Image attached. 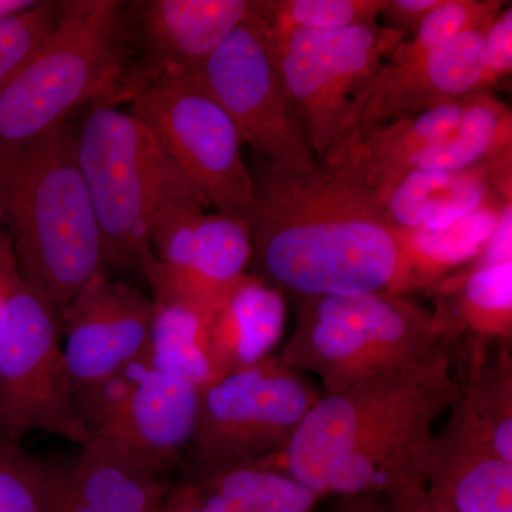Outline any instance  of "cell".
<instances>
[{
    "label": "cell",
    "mask_w": 512,
    "mask_h": 512,
    "mask_svg": "<svg viewBox=\"0 0 512 512\" xmlns=\"http://www.w3.org/2000/svg\"><path fill=\"white\" fill-rule=\"evenodd\" d=\"M154 301L97 272L62 315L64 359L77 399L147 357Z\"/></svg>",
    "instance_id": "9a60e30c"
},
{
    "label": "cell",
    "mask_w": 512,
    "mask_h": 512,
    "mask_svg": "<svg viewBox=\"0 0 512 512\" xmlns=\"http://www.w3.org/2000/svg\"><path fill=\"white\" fill-rule=\"evenodd\" d=\"M464 100L373 127L335 160L323 163L349 168L370 190L382 194L412 171L427 147L456 126Z\"/></svg>",
    "instance_id": "ffe728a7"
},
{
    "label": "cell",
    "mask_w": 512,
    "mask_h": 512,
    "mask_svg": "<svg viewBox=\"0 0 512 512\" xmlns=\"http://www.w3.org/2000/svg\"><path fill=\"white\" fill-rule=\"evenodd\" d=\"M490 26L463 33L429 55L383 63L350 103L332 146L319 161L335 160L373 127L481 92Z\"/></svg>",
    "instance_id": "5bb4252c"
},
{
    "label": "cell",
    "mask_w": 512,
    "mask_h": 512,
    "mask_svg": "<svg viewBox=\"0 0 512 512\" xmlns=\"http://www.w3.org/2000/svg\"><path fill=\"white\" fill-rule=\"evenodd\" d=\"M62 318L22 281L0 322V441L45 431L84 444L90 431L60 345Z\"/></svg>",
    "instance_id": "ba28073f"
},
{
    "label": "cell",
    "mask_w": 512,
    "mask_h": 512,
    "mask_svg": "<svg viewBox=\"0 0 512 512\" xmlns=\"http://www.w3.org/2000/svg\"><path fill=\"white\" fill-rule=\"evenodd\" d=\"M167 491L163 474L90 436L73 461L52 466L46 512H154Z\"/></svg>",
    "instance_id": "e0dca14e"
},
{
    "label": "cell",
    "mask_w": 512,
    "mask_h": 512,
    "mask_svg": "<svg viewBox=\"0 0 512 512\" xmlns=\"http://www.w3.org/2000/svg\"><path fill=\"white\" fill-rule=\"evenodd\" d=\"M126 12L116 0L64 2L49 39L0 84V151L49 133L84 104L130 99Z\"/></svg>",
    "instance_id": "277c9868"
},
{
    "label": "cell",
    "mask_w": 512,
    "mask_h": 512,
    "mask_svg": "<svg viewBox=\"0 0 512 512\" xmlns=\"http://www.w3.org/2000/svg\"><path fill=\"white\" fill-rule=\"evenodd\" d=\"M52 464L0 441V512H46Z\"/></svg>",
    "instance_id": "f546056e"
},
{
    "label": "cell",
    "mask_w": 512,
    "mask_h": 512,
    "mask_svg": "<svg viewBox=\"0 0 512 512\" xmlns=\"http://www.w3.org/2000/svg\"><path fill=\"white\" fill-rule=\"evenodd\" d=\"M130 100L131 113L156 134L205 208L248 221L254 177L220 104L187 80L141 83Z\"/></svg>",
    "instance_id": "30bf717a"
},
{
    "label": "cell",
    "mask_w": 512,
    "mask_h": 512,
    "mask_svg": "<svg viewBox=\"0 0 512 512\" xmlns=\"http://www.w3.org/2000/svg\"><path fill=\"white\" fill-rule=\"evenodd\" d=\"M154 512H205V510L197 488L190 481L173 490H168Z\"/></svg>",
    "instance_id": "d590c367"
},
{
    "label": "cell",
    "mask_w": 512,
    "mask_h": 512,
    "mask_svg": "<svg viewBox=\"0 0 512 512\" xmlns=\"http://www.w3.org/2000/svg\"><path fill=\"white\" fill-rule=\"evenodd\" d=\"M249 211L261 278L299 296L390 292L400 271L399 229L376 192L349 168L259 165Z\"/></svg>",
    "instance_id": "6da1fadb"
},
{
    "label": "cell",
    "mask_w": 512,
    "mask_h": 512,
    "mask_svg": "<svg viewBox=\"0 0 512 512\" xmlns=\"http://www.w3.org/2000/svg\"><path fill=\"white\" fill-rule=\"evenodd\" d=\"M205 211L191 198L158 212L150 231L154 259L143 275L157 301L184 303L212 318L247 274L252 238L244 218Z\"/></svg>",
    "instance_id": "7c38bea8"
},
{
    "label": "cell",
    "mask_w": 512,
    "mask_h": 512,
    "mask_svg": "<svg viewBox=\"0 0 512 512\" xmlns=\"http://www.w3.org/2000/svg\"><path fill=\"white\" fill-rule=\"evenodd\" d=\"M202 392L194 384L137 360L77 399L90 431L164 474L190 447Z\"/></svg>",
    "instance_id": "4fadbf2b"
},
{
    "label": "cell",
    "mask_w": 512,
    "mask_h": 512,
    "mask_svg": "<svg viewBox=\"0 0 512 512\" xmlns=\"http://www.w3.org/2000/svg\"><path fill=\"white\" fill-rule=\"evenodd\" d=\"M485 70L483 90H490L512 69V8H504L495 16L485 35Z\"/></svg>",
    "instance_id": "1f68e13d"
},
{
    "label": "cell",
    "mask_w": 512,
    "mask_h": 512,
    "mask_svg": "<svg viewBox=\"0 0 512 512\" xmlns=\"http://www.w3.org/2000/svg\"><path fill=\"white\" fill-rule=\"evenodd\" d=\"M386 0H262L261 22L272 36L377 25Z\"/></svg>",
    "instance_id": "4316f807"
},
{
    "label": "cell",
    "mask_w": 512,
    "mask_h": 512,
    "mask_svg": "<svg viewBox=\"0 0 512 512\" xmlns=\"http://www.w3.org/2000/svg\"><path fill=\"white\" fill-rule=\"evenodd\" d=\"M6 239H8V238L2 237V235H0V247H2L3 244H5Z\"/></svg>",
    "instance_id": "ab89813d"
},
{
    "label": "cell",
    "mask_w": 512,
    "mask_h": 512,
    "mask_svg": "<svg viewBox=\"0 0 512 512\" xmlns=\"http://www.w3.org/2000/svg\"><path fill=\"white\" fill-rule=\"evenodd\" d=\"M39 0H0V23L32 9Z\"/></svg>",
    "instance_id": "f35d334b"
},
{
    "label": "cell",
    "mask_w": 512,
    "mask_h": 512,
    "mask_svg": "<svg viewBox=\"0 0 512 512\" xmlns=\"http://www.w3.org/2000/svg\"><path fill=\"white\" fill-rule=\"evenodd\" d=\"M460 173L413 170L376 195L394 227L409 231L423 225L427 215L453 190Z\"/></svg>",
    "instance_id": "f1b7e54d"
},
{
    "label": "cell",
    "mask_w": 512,
    "mask_h": 512,
    "mask_svg": "<svg viewBox=\"0 0 512 512\" xmlns=\"http://www.w3.org/2000/svg\"><path fill=\"white\" fill-rule=\"evenodd\" d=\"M441 335L458 333L484 342L510 343L512 336V264L458 271L431 286Z\"/></svg>",
    "instance_id": "7402d4cb"
},
{
    "label": "cell",
    "mask_w": 512,
    "mask_h": 512,
    "mask_svg": "<svg viewBox=\"0 0 512 512\" xmlns=\"http://www.w3.org/2000/svg\"><path fill=\"white\" fill-rule=\"evenodd\" d=\"M269 36L286 93L318 160L328 153L357 93L407 37L379 23Z\"/></svg>",
    "instance_id": "8fae6325"
},
{
    "label": "cell",
    "mask_w": 512,
    "mask_h": 512,
    "mask_svg": "<svg viewBox=\"0 0 512 512\" xmlns=\"http://www.w3.org/2000/svg\"><path fill=\"white\" fill-rule=\"evenodd\" d=\"M384 497L392 512H457L424 483L397 485Z\"/></svg>",
    "instance_id": "d6a6232c"
},
{
    "label": "cell",
    "mask_w": 512,
    "mask_h": 512,
    "mask_svg": "<svg viewBox=\"0 0 512 512\" xmlns=\"http://www.w3.org/2000/svg\"><path fill=\"white\" fill-rule=\"evenodd\" d=\"M74 140L99 222L104 266L144 274L154 258L150 231L158 212L173 202L201 198L156 134L113 103L94 104Z\"/></svg>",
    "instance_id": "5b68a950"
},
{
    "label": "cell",
    "mask_w": 512,
    "mask_h": 512,
    "mask_svg": "<svg viewBox=\"0 0 512 512\" xmlns=\"http://www.w3.org/2000/svg\"><path fill=\"white\" fill-rule=\"evenodd\" d=\"M504 264H512V202L504 205L487 245L466 269L473 271Z\"/></svg>",
    "instance_id": "836d02e7"
},
{
    "label": "cell",
    "mask_w": 512,
    "mask_h": 512,
    "mask_svg": "<svg viewBox=\"0 0 512 512\" xmlns=\"http://www.w3.org/2000/svg\"><path fill=\"white\" fill-rule=\"evenodd\" d=\"M0 220L20 278L62 318L83 285L104 271L99 222L67 121L0 151Z\"/></svg>",
    "instance_id": "3957f363"
},
{
    "label": "cell",
    "mask_w": 512,
    "mask_h": 512,
    "mask_svg": "<svg viewBox=\"0 0 512 512\" xmlns=\"http://www.w3.org/2000/svg\"><path fill=\"white\" fill-rule=\"evenodd\" d=\"M154 301L147 360L154 369L205 389L222 379L210 353V316L173 301Z\"/></svg>",
    "instance_id": "d4e9b609"
},
{
    "label": "cell",
    "mask_w": 512,
    "mask_h": 512,
    "mask_svg": "<svg viewBox=\"0 0 512 512\" xmlns=\"http://www.w3.org/2000/svg\"><path fill=\"white\" fill-rule=\"evenodd\" d=\"M444 348L448 342L433 312L406 296L373 292L301 296L295 328L278 357L335 394Z\"/></svg>",
    "instance_id": "8992f818"
},
{
    "label": "cell",
    "mask_w": 512,
    "mask_h": 512,
    "mask_svg": "<svg viewBox=\"0 0 512 512\" xmlns=\"http://www.w3.org/2000/svg\"><path fill=\"white\" fill-rule=\"evenodd\" d=\"M511 197L494 195L476 212L441 231L399 229L400 271L390 293L430 289L450 271L470 264L480 255L494 232L504 205Z\"/></svg>",
    "instance_id": "44dd1931"
},
{
    "label": "cell",
    "mask_w": 512,
    "mask_h": 512,
    "mask_svg": "<svg viewBox=\"0 0 512 512\" xmlns=\"http://www.w3.org/2000/svg\"><path fill=\"white\" fill-rule=\"evenodd\" d=\"M319 397L308 379L278 356L211 384L202 392L188 447L195 478L282 453Z\"/></svg>",
    "instance_id": "52a82bcc"
},
{
    "label": "cell",
    "mask_w": 512,
    "mask_h": 512,
    "mask_svg": "<svg viewBox=\"0 0 512 512\" xmlns=\"http://www.w3.org/2000/svg\"><path fill=\"white\" fill-rule=\"evenodd\" d=\"M191 483L205 512H315L320 501L288 474L254 464L227 468Z\"/></svg>",
    "instance_id": "cb8c5ba5"
},
{
    "label": "cell",
    "mask_w": 512,
    "mask_h": 512,
    "mask_svg": "<svg viewBox=\"0 0 512 512\" xmlns=\"http://www.w3.org/2000/svg\"><path fill=\"white\" fill-rule=\"evenodd\" d=\"M262 0H147L136 3L137 35L146 53V82L183 80L238 26L258 18Z\"/></svg>",
    "instance_id": "2e32d148"
},
{
    "label": "cell",
    "mask_w": 512,
    "mask_h": 512,
    "mask_svg": "<svg viewBox=\"0 0 512 512\" xmlns=\"http://www.w3.org/2000/svg\"><path fill=\"white\" fill-rule=\"evenodd\" d=\"M470 363L464 383H458L457 404L490 440L504 460L512 463V362L510 350L501 346L485 356L490 342L470 339Z\"/></svg>",
    "instance_id": "484cf974"
},
{
    "label": "cell",
    "mask_w": 512,
    "mask_h": 512,
    "mask_svg": "<svg viewBox=\"0 0 512 512\" xmlns=\"http://www.w3.org/2000/svg\"><path fill=\"white\" fill-rule=\"evenodd\" d=\"M457 396L444 348L343 392L320 394L288 447L254 466L288 474L320 500L386 495L399 484L424 483L434 424Z\"/></svg>",
    "instance_id": "7a4b0ae2"
},
{
    "label": "cell",
    "mask_w": 512,
    "mask_h": 512,
    "mask_svg": "<svg viewBox=\"0 0 512 512\" xmlns=\"http://www.w3.org/2000/svg\"><path fill=\"white\" fill-rule=\"evenodd\" d=\"M511 111L490 90L464 100L456 126L427 147L414 161L413 170H467L510 153Z\"/></svg>",
    "instance_id": "603a6c76"
},
{
    "label": "cell",
    "mask_w": 512,
    "mask_h": 512,
    "mask_svg": "<svg viewBox=\"0 0 512 512\" xmlns=\"http://www.w3.org/2000/svg\"><path fill=\"white\" fill-rule=\"evenodd\" d=\"M332 512H392L384 495L362 494L340 497Z\"/></svg>",
    "instance_id": "74e56055"
},
{
    "label": "cell",
    "mask_w": 512,
    "mask_h": 512,
    "mask_svg": "<svg viewBox=\"0 0 512 512\" xmlns=\"http://www.w3.org/2000/svg\"><path fill=\"white\" fill-rule=\"evenodd\" d=\"M18 276V265H16L15 255H13L12 245L8 238L0 247V322H2L6 303H8L10 292H12Z\"/></svg>",
    "instance_id": "8d00e7d4"
},
{
    "label": "cell",
    "mask_w": 512,
    "mask_h": 512,
    "mask_svg": "<svg viewBox=\"0 0 512 512\" xmlns=\"http://www.w3.org/2000/svg\"><path fill=\"white\" fill-rule=\"evenodd\" d=\"M451 407L446 427L431 441L424 484L457 512H512V463L457 402Z\"/></svg>",
    "instance_id": "ac0fdd59"
},
{
    "label": "cell",
    "mask_w": 512,
    "mask_h": 512,
    "mask_svg": "<svg viewBox=\"0 0 512 512\" xmlns=\"http://www.w3.org/2000/svg\"><path fill=\"white\" fill-rule=\"evenodd\" d=\"M183 80L198 84L220 104L234 121L242 146L251 148L259 163L282 170H312L318 163L286 93L261 12L238 26Z\"/></svg>",
    "instance_id": "9c48e42d"
},
{
    "label": "cell",
    "mask_w": 512,
    "mask_h": 512,
    "mask_svg": "<svg viewBox=\"0 0 512 512\" xmlns=\"http://www.w3.org/2000/svg\"><path fill=\"white\" fill-rule=\"evenodd\" d=\"M64 2H40L0 23V84L49 39L59 25Z\"/></svg>",
    "instance_id": "4dcf8cb0"
},
{
    "label": "cell",
    "mask_w": 512,
    "mask_h": 512,
    "mask_svg": "<svg viewBox=\"0 0 512 512\" xmlns=\"http://www.w3.org/2000/svg\"><path fill=\"white\" fill-rule=\"evenodd\" d=\"M441 2L443 0H386L380 16L386 19V28L407 36L416 32Z\"/></svg>",
    "instance_id": "e575fe53"
},
{
    "label": "cell",
    "mask_w": 512,
    "mask_h": 512,
    "mask_svg": "<svg viewBox=\"0 0 512 512\" xmlns=\"http://www.w3.org/2000/svg\"><path fill=\"white\" fill-rule=\"evenodd\" d=\"M286 305L275 285L245 274L212 315L208 345L221 376L264 362L284 336Z\"/></svg>",
    "instance_id": "d6986e66"
},
{
    "label": "cell",
    "mask_w": 512,
    "mask_h": 512,
    "mask_svg": "<svg viewBox=\"0 0 512 512\" xmlns=\"http://www.w3.org/2000/svg\"><path fill=\"white\" fill-rule=\"evenodd\" d=\"M505 8L501 0H443L414 32L404 40L389 60L406 62L429 55L463 33L491 25Z\"/></svg>",
    "instance_id": "83f0119b"
}]
</instances>
